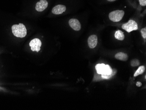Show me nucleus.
<instances>
[{"label":"nucleus","mask_w":146,"mask_h":110,"mask_svg":"<svg viewBox=\"0 0 146 110\" xmlns=\"http://www.w3.org/2000/svg\"><path fill=\"white\" fill-rule=\"evenodd\" d=\"M124 15V11L123 10H116L111 11L109 14V18L111 21L118 22L121 21Z\"/></svg>","instance_id":"obj_3"},{"label":"nucleus","mask_w":146,"mask_h":110,"mask_svg":"<svg viewBox=\"0 0 146 110\" xmlns=\"http://www.w3.org/2000/svg\"><path fill=\"white\" fill-rule=\"evenodd\" d=\"M96 69L98 74L108 75L110 79L116 73V70L112 69L110 65L104 64H97L96 65Z\"/></svg>","instance_id":"obj_1"},{"label":"nucleus","mask_w":146,"mask_h":110,"mask_svg":"<svg viewBox=\"0 0 146 110\" xmlns=\"http://www.w3.org/2000/svg\"><path fill=\"white\" fill-rule=\"evenodd\" d=\"M144 71H145V67L144 66H141L139 67L138 69L136 71V72L134 73V77H136V76H138V75L143 73Z\"/></svg>","instance_id":"obj_12"},{"label":"nucleus","mask_w":146,"mask_h":110,"mask_svg":"<svg viewBox=\"0 0 146 110\" xmlns=\"http://www.w3.org/2000/svg\"><path fill=\"white\" fill-rule=\"evenodd\" d=\"M88 46L90 48L93 49L96 47L98 43V37L96 35H92L89 37L88 41Z\"/></svg>","instance_id":"obj_9"},{"label":"nucleus","mask_w":146,"mask_h":110,"mask_svg":"<svg viewBox=\"0 0 146 110\" xmlns=\"http://www.w3.org/2000/svg\"><path fill=\"white\" fill-rule=\"evenodd\" d=\"M66 10L65 6L62 5H58L55 6L52 10V13L55 15H60L63 13Z\"/></svg>","instance_id":"obj_8"},{"label":"nucleus","mask_w":146,"mask_h":110,"mask_svg":"<svg viewBox=\"0 0 146 110\" xmlns=\"http://www.w3.org/2000/svg\"><path fill=\"white\" fill-rule=\"evenodd\" d=\"M42 42L40 40L37 38L34 39L30 41L29 46L31 47V49L33 51L38 52L40 50Z\"/></svg>","instance_id":"obj_5"},{"label":"nucleus","mask_w":146,"mask_h":110,"mask_svg":"<svg viewBox=\"0 0 146 110\" xmlns=\"http://www.w3.org/2000/svg\"><path fill=\"white\" fill-rule=\"evenodd\" d=\"M108 1H110V2H112V1H114L116 0H107Z\"/></svg>","instance_id":"obj_17"},{"label":"nucleus","mask_w":146,"mask_h":110,"mask_svg":"<svg viewBox=\"0 0 146 110\" xmlns=\"http://www.w3.org/2000/svg\"><path fill=\"white\" fill-rule=\"evenodd\" d=\"M141 33L142 36L144 39H146V27L142 29L141 30Z\"/></svg>","instance_id":"obj_14"},{"label":"nucleus","mask_w":146,"mask_h":110,"mask_svg":"<svg viewBox=\"0 0 146 110\" xmlns=\"http://www.w3.org/2000/svg\"><path fill=\"white\" fill-rule=\"evenodd\" d=\"M140 5L142 6H145L146 5V0H139Z\"/></svg>","instance_id":"obj_15"},{"label":"nucleus","mask_w":146,"mask_h":110,"mask_svg":"<svg viewBox=\"0 0 146 110\" xmlns=\"http://www.w3.org/2000/svg\"><path fill=\"white\" fill-rule=\"evenodd\" d=\"M115 58L119 60L122 61H127L128 59V56L127 54L123 53V52H119L115 55Z\"/></svg>","instance_id":"obj_10"},{"label":"nucleus","mask_w":146,"mask_h":110,"mask_svg":"<svg viewBox=\"0 0 146 110\" xmlns=\"http://www.w3.org/2000/svg\"><path fill=\"white\" fill-rule=\"evenodd\" d=\"M69 24L70 26L75 31H79L81 29V23L77 19H70L69 21Z\"/></svg>","instance_id":"obj_7"},{"label":"nucleus","mask_w":146,"mask_h":110,"mask_svg":"<svg viewBox=\"0 0 146 110\" xmlns=\"http://www.w3.org/2000/svg\"><path fill=\"white\" fill-rule=\"evenodd\" d=\"M142 84L140 82H137V83H136V86L138 87H141Z\"/></svg>","instance_id":"obj_16"},{"label":"nucleus","mask_w":146,"mask_h":110,"mask_svg":"<svg viewBox=\"0 0 146 110\" xmlns=\"http://www.w3.org/2000/svg\"><path fill=\"white\" fill-rule=\"evenodd\" d=\"M115 37L117 40L119 41H123L125 38L123 32L120 30H117L115 32Z\"/></svg>","instance_id":"obj_11"},{"label":"nucleus","mask_w":146,"mask_h":110,"mask_svg":"<svg viewBox=\"0 0 146 110\" xmlns=\"http://www.w3.org/2000/svg\"><path fill=\"white\" fill-rule=\"evenodd\" d=\"M12 33L17 37L23 38L27 34V30L24 25L19 23L18 25H14L11 27Z\"/></svg>","instance_id":"obj_2"},{"label":"nucleus","mask_w":146,"mask_h":110,"mask_svg":"<svg viewBox=\"0 0 146 110\" xmlns=\"http://www.w3.org/2000/svg\"><path fill=\"white\" fill-rule=\"evenodd\" d=\"M48 3L46 0H40L36 4V10L38 11H43L48 7Z\"/></svg>","instance_id":"obj_6"},{"label":"nucleus","mask_w":146,"mask_h":110,"mask_svg":"<svg viewBox=\"0 0 146 110\" xmlns=\"http://www.w3.org/2000/svg\"><path fill=\"white\" fill-rule=\"evenodd\" d=\"M131 66L132 67H136V66H139L140 65V62L137 59H134L132 60L130 62Z\"/></svg>","instance_id":"obj_13"},{"label":"nucleus","mask_w":146,"mask_h":110,"mask_svg":"<svg viewBox=\"0 0 146 110\" xmlns=\"http://www.w3.org/2000/svg\"><path fill=\"white\" fill-rule=\"evenodd\" d=\"M122 28L128 33H130L134 30H137L138 27L137 23L135 21L133 20H129L127 23L123 24Z\"/></svg>","instance_id":"obj_4"}]
</instances>
